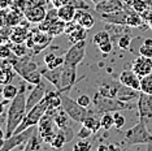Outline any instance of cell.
<instances>
[{"instance_id": "1", "label": "cell", "mask_w": 152, "mask_h": 151, "mask_svg": "<svg viewBox=\"0 0 152 151\" xmlns=\"http://www.w3.org/2000/svg\"><path fill=\"white\" fill-rule=\"evenodd\" d=\"M27 112L26 108V95H25V86L21 87L16 98L12 99L11 104L8 107V115H7V125H5V138L13 136L17 126L22 122Z\"/></svg>"}, {"instance_id": "2", "label": "cell", "mask_w": 152, "mask_h": 151, "mask_svg": "<svg viewBox=\"0 0 152 151\" xmlns=\"http://www.w3.org/2000/svg\"><path fill=\"white\" fill-rule=\"evenodd\" d=\"M92 106H94V111L99 115H103L105 112H117L121 109H130L134 108L133 104H130L129 102L120 100L117 98L107 97V95L100 94L99 91L95 92V95L92 97Z\"/></svg>"}, {"instance_id": "3", "label": "cell", "mask_w": 152, "mask_h": 151, "mask_svg": "<svg viewBox=\"0 0 152 151\" xmlns=\"http://www.w3.org/2000/svg\"><path fill=\"white\" fill-rule=\"evenodd\" d=\"M124 142L126 145H148L152 146V133L147 128V122L139 120V122L131 126L124 133Z\"/></svg>"}, {"instance_id": "4", "label": "cell", "mask_w": 152, "mask_h": 151, "mask_svg": "<svg viewBox=\"0 0 152 151\" xmlns=\"http://www.w3.org/2000/svg\"><path fill=\"white\" fill-rule=\"evenodd\" d=\"M56 112H57V108L48 107L46 113L43 115V117L38 122V128H37L40 139L46 143H50V145L57 133V130H56L57 126L53 121V117H55V115H56Z\"/></svg>"}, {"instance_id": "5", "label": "cell", "mask_w": 152, "mask_h": 151, "mask_svg": "<svg viewBox=\"0 0 152 151\" xmlns=\"http://www.w3.org/2000/svg\"><path fill=\"white\" fill-rule=\"evenodd\" d=\"M48 107H50V104H48L47 99H46V97H44L42 100H40L35 106V107H33L30 111L26 112V115H25V117H23L22 122L17 126V129L15 130V133H13V134L21 133V132H23V130L27 129V128H31V126H37L38 122L40 121V119L43 117V115L46 113V111L48 109Z\"/></svg>"}, {"instance_id": "6", "label": "cell", "mask_w": 152, "mask_h": 151, "mask_svg": "<svg viewBox=\"0 0 152 151\" xmlns=\"http://www.w3.org/2000/svg\"><path fill=\"white\" fill-rule=\"evenodd\" d=\"M52 39H53L52 35H50L46 32H42L40 29L31 30V33H30V35L26 40V46L29 47V50H33L34 55H37L40 51L46 50L51 44Z\"/></svg>"}, {"instance_id": "7", "label": "cell", "mask_w": 152, "mask_h": 151, "mask_svg": "<svg viewBox=\"0 0 152 151\" xmlns=\"http://www.w3.org/2000/svg\"><path fill=\"white\" fill-rule=\"evenodd\" d=\"M61 99H63V108L65 111L68 112V115L70 116L72 119L74 120V121L77 122H83V120L86 119V116L88 115V111L90 109L82 107L81 104L74 100V99H72L69 95L66 94V91L65 92H61Z\"/></svg>"}, {"instance_id": "8", "label": "cell", "mask_w": 152, "mask_h": 151, "mask_svg": "<svg viewBox=\"0 0 152 151\" xmlns=\"http://www.w3.org/2000/svg\"><path fill=\"white\" fill-rule=\"evenodd\" d=\"M86 56V40H79L77 43H73L64 55V65L77 68L83 61Z\"/></svg>"}, {"instance_id": "9", "label": "cell", "mask_w": 152, "mask_h": 151, "mask_svg": "<svg viewBox=\"0 0 152 151\" xmlns=\"http://www.w3.org/2000/svg\"><path fill=\"white\" fill-rule=\"evenodd\" d=\"M72 120L73 119L68 115V112L63 108V106L57 108V112H56V115H55V117H53V121H55V124H56V126H57V130H60V132L65 136L68 143L72 142L73 138H74V132H73V126H72Z\"/></svg>"}, {"instance_id": "10", "label": "cell", "mask_w": 152, "mask_h": 151, "mask_svg": "<svg viewBox=\"0 0 152 151\" xmlns=\"http://www.w3.org/2000/svg\"><path fill=\"white\" fill-rule=\"evenodd\" d=\"M34 130H35V126H31V128H27L21 133H17V134L11 136L9 138H5V143H4V146H3L1 151H11L15 149L25 150L27 141L31 137Z\"/></svg>"}, {"instance_id": "11", "label": "cell", "mask_w": 152, "mask_h": 151, "mask_svg": "<svg viewBox=\"0 0 152 151\" xmlns=\"http://www.w3.org/2000/svg\"><path fill=\"white\" fill-rule=\"evenodd\" d=\"M46 15L47 9L44 0H31V4L27 7V9L23 13L25 18L33 23H40L46 18Z\"/></svg>"}, {"instance_id": "12", "label": "cell", "mask_w": 152, "mask_h": 151, "mask_svg": "<svg viewBox=\"0 0 152 151\" xmlns=\"http://www.w3.org/2000/svg\"><path fill=\"white\" fill-rule=\"evenodd\" d=\"M138 116L139 120L144 122H148L152 119V95L146 94V92L140 91L139 97H138Z\"/></svg>"}, {"instance_id": "13", "label": "cell", "mask_w": 152, "mask_h": 151, "mask_svg": "<svg viewBox=\"0 0 152 151\" xmlns=\"http://www.w3.org/2000/svg\"><path fill=\"white\" fill-rule=\"evenodd\" d=\"M77 82V68L68 67L63 64V69H61V80H60V86L57 90L60 92L69 91L74 86Z\"/></svg>"}, {"instance_id": "14", "label": "cell", "mask_w": 152, "mask_h": 151, "mask_svg": "<svg viewBox=\"0 0 152 151\" xmlns=\"http://www.w3.org/2000/svg\"><path fill=\"white\" fill-rule=\"evenodd\" d=\"M127 15H129V9L124 8L116 12H110V13H102L100 18L104 20L108 23H113V25H121V26H126L127 23Z\"/></svg>"}, {"instance_id": "15", "label": "cell", "mask_w": 152, "mask_h": 151, "mask_svg": "<svg viewBox=\"0 0 152 151\" xmlns=\"http://www.w3.org/2000/svg\"><path fill=\"white\" fill-rule=\"evenodd\" d=\"M139 77H144V76L152 73V57H147L140 55L133 61V68H131Z\"/></svg>"}, {"instance_id": "16", "label": "cell", "mask_w": 152, "mask_h": 151, "mask_svg": "<svg viewBox=\"0 0 152 151\" xmlns=\"http://www.w3.org/2000/svg\"><path fill=\"white\" fill-rule=\"evenodd\" d=\"M44 95H46V86H44L42 82L38 84V85H34L33 90L30 91V94L26 97V108H27V111H30L33 107H35L38 103L44 98Z\"/></svg>"}, {"instance_id": "17", "label": "cell", "mask_w": 152, "mask_h": 151, "mask_svg": "<svg viewBox=\"0 0 152 151\" xmlns=\"http://www.w3.org/2000/svg\"><path fill=\"white\" fill-rule=\"evenodd\" d=\"M118 81L121 82V84H124V85H126V86L134 89V90L140 91V77L133 69L131 70L125 69V70L121 72V74L118 77Z\"/></svg>"}, {"instance_id": "18", "label": "cell", "mask_w": 152, "mask_h": 151, "mask_svg": "<svg viewBox=\"0 0 152 151\" xmlns=\"http://www.w3.org/2000/svg\"><path fill=\"white\" fill-rule=\"evenodd\" d=\"M126 5L121 0H102L98 4H95V11L99 15H102V13H110L120 11V9H124Z\"/></svg>"}, {"instance_id": "19", "label": "cell", "mask_w": 152, "mask_h": 151, "mask_svg": "<svg viewBox=\"0 0 152 151\" xmlns=\"http://www.w3.org/2000/svg\"><path fill=\"white\" fill-rule=\"evenodd\" d=\"M30 33H31V30H30L29 26L23 25V23H20V25L12 27L11 42H13V43H25L27 40V38H29V35H30Z\"/></svg>"}, {"instance_id": "20", "label": "cell", "mask_w": 152, "mask_h": 151, "mask_svg": "<svg viewBox=\"0 0 152 151\" xmlns=\"http://www.w3.org/2000/svg\"><path fill=\"white\" fill-rule=\"evenodd\" d=\"M121 86L120 81H112V80H107L103 81L102 84L99 85L98 91L103 95H107V97H112V98H117V92H118V89Z\"/></svg>"}, {"instance_id": "21", "label": "cell", "mask_w": 152, "mask_h": 151, "mask_svg": "<svg viewBox=\"0 0 152 151\" xmlns=\"http://www.w3.org/2000/svg\"><path fill=\"white\" fill-rule=\"evenodd\" d=\"M85 126H87L88 129H91V132L96 134L100 129H102V115L96 113L94 109L88 111V115L86 116V119L82 122Z\"/></svg>"}, {"instance_id": "22", "label": "cell", "mask_w": 152, "mask_h": 151, "mask_svg": "<svg viewBox=\"0 0 152 151\" xmlns=\"http://www.w3.org/2000/svg\"><path fill=\"white\" fill-rule=\"evenodd\" d=\"M74 21L79 23L82 27L85 29H92L95 25V20L90 13L86 11V9H77V13H75V17H74Z\"/></svg>"}, {"instance_id": "23", "label": "cell", "mask_w": 152, "mask_h": 151, "mask_svg": "<svg viewBox=\"0 0 152 151\" xmlns=\"http://www.w3.org/2000/svg\"><path fill=\"white\" fill-rule=\"evenodd\" d=\"M75 13H77V8L74 7V4L72 3H66V4H63L61 7L57 8V16L60 20H63L65 22L73 21Z\"/></svg>"}, {"instance_id": "24", "label": "cell", "mask_w": 152, "mask_h": 151, "mask_svg": "<svg viewBox=\"0 0 152 151\" xmlns=\"http://www.w3.org/2000/svg\"><path fill=\"white\" fill-rule=\"evenodd\" d=\"M16 76V70L13 69V67L9 63H7L5 60H3V64L0 67V85H7L11 84L13 77Z\"/></svg>"}, {"instance_id": "25", "label": "cell", "mask_w": 152, "mask_h": 151, "mask_svg": "<svg viewBox=\"0 0 152 151\" xmlns=\"http://www.w3.org/2000/svg\"><path fill=\"white\" fill-rule=\"evenodd\" d=\"M139 92L140 91L134 90V89H131L129 86H126V85L121 84V86L118 89V92H117V99L124 100V102H130V100H133L134 98L138 99V97H139Z\"/></svg>"}, {"instance_id": "26", "label": "cell", "mask_w": 152, "mask_h": 151, "mask_svg": "<svg viewBox=\"0 0 152 151\" xmlns=\"http://www.w3.org/2000/svg\"><path fill=\"white\" fill-rule=\"evenodd\" d=\"M86 35H87V29H85L79 23H77V26L68 34V39H69V42L73 44V43L79 42V40L86 39Z\"/></svg>"}, {"instance_id": "27", "label": "cell", "mask_w": 152, "mask_h": 151, "mask_svg": "<svg viewBox=\"0 0 152 151\" xmlns=\"http://www.w3.org/2000/svg\"><path fill=\"white\" fill-rule=\"evenodd\" d=\"M65 25H66V22L63 21V20H60V18H57L56 21L50 23V26H48L46 33H48L50 35H52L55 38V37L60 35V34L65 33Z\"/></svg>"}, {"instance_id": "28", "label": "cell", "mask_w": 152, "mask_h": 151, "mask_svg": "<svg viewBox=\"0 0 152 151\" xmlns=\"http://www.w3.org/2000/svg\"><path fill=\"white\" fill-rule=\"evenodd\" d=\"M46 99L50 104V107H53V108H58L61 107L63 104V99H61V92L58 90H55V91H47L46 92Z\"/></svg>"}, {"instance_id": "29", "label": "cell", "mask_w": 152, "mask_h": 151, "mask_svg": "<svg viewBox=\"0 0 152 151\" xmlns=\"http://www.w3.org/2000/svg\"><path fill=\"white\" fill-rule=\"evenodd\" d=\"M38 137H39V133H38V129H35L31 137L29 138V141H27V143L25 146V151H37V150L42 149V143H40Z\"/></svg>"}, {"instance_id": "30", "label": "cell", "mask_w": 152, "mask_h": 151, "mask_svg": "<svg viewBox=\"0 0 152 151\" xmlns=\"http://www.w3.org/2000/svg\"><path fill=\"white\" fill-rule=\"evenodd\" d=\"M9 47H11L12 52L16 55L17 57H22V56H26L27 55V50L29 47L26 46L25 43H13V42H9Z\"/></svg>"}, {"instance_id": "31", "label": "cell", "mask_w": 152, "mask_h": 151, "mask_svg": "<svg viewBox=\"0 0 152 151\" xmlns=\"http://www.w3.org/2000/svg\"><path fill=\"white\" fill-rule=\"evenodd\" d=\"M142 23H143V21H142L139 13L135 12L133 9H129V15H127V23L126 26H130V27H139Z\"/></svg>"}, {"instance_id": "32", "label": "cell", "mask_w": 152, "mask_h": 151, "mask_svg": "<svg viewBox=\"0 0 152 151\" xmlns=\"http://www.w3.org/2000/svg\"><path fill=\"white\" fill-rule=\"evenodd\" d=\"M17 94H18V89H17L15 85H12V84H7V85H4V87L1 89L3 98L8 99V100H12L13 98H16Z\"/></svg>"}, {"instance_id": "33", "label": "cell", "mask_w": 152, "mask_h": 151, "mask_svg": "<svg viewBox=\"0 0 152 151\" xmlns=\"http://www.w3.org/2000/svg\"><path fill=\"white\" fill-rule=\"evenodd\" d=\"M42 77H43L42 70L37 69V70H33V72H30V73H27L25 77H22V78L26 82L31 84V85H38V84H40V82H42Z\"/></svg>"}, {"instance_id": "34", "label": "cell", "mask_w": 152, "mask_h": 151, "mask_svg": "<svg viewBox=\"0 0 152 151\" xmlns=\"http://www.w3.org/2000/svg\"><path fill=\"white\" fill-rule=\"evenodd\" d=\"M31 4V0H12L11 1V8L20 13H25L27 7Z\"/></svg>"}, {"instance_id": "35", "label": "cell", "mask_w": 152, "mask_h": 151, "mask_svg": "<svg viewBox=\"0 0 152 151\" xmlns=\"http://www.w3.org/2000/svg\"><path fill=\"white\" fill-rule=\"evenodd\" d=\"M140 91L152 95V73L140 77Z\"/></svg>"}, {"instance_id": "36", "label": "cell", "mask_w": 152, "mask_h": 151, "mask_svg": "<svg viewBox=\"0 0 152 151\" xmlns=\"http://www.w3.org/2000/svg\"><path fill=\"white\" fill-rule=\"evenodd\" d=\"M65 143H68L65 136L60 132V130H57L56 136H55V138L52 139V142H51V147H52V149H56V150H60L64 147Z\"/></svg>"}, {"instance_id": "37", "label": "cell", "mask_w": 152, "mask_h": 151, "mask_svg": "<svg viewBox=\"0 0 152 151\" xmlns=\"http://www.w3.org/2000/svg\"><path fill=\"white\" fill-rule=\"evenodd\" d=\"M112 126H115V117L110 115V112H105L102 115V129L109 130Z\"/></svg>"}, {"instance_id": "38", "label": "cell", "mask_w": 152, "mask_h": 151, "mask_svg": "<svg viewBox=\"0 0 152 151\" xmlns=\"http://www.w3.org/2000/svg\"><path fill=\"white\" fill-rule=\"evenodd\" d=\"M110 40V35H109V33L108 32H99V33H96L94 38H92V42H94V44H96V46H100V44H103V43H105V42H109Z\"/></svg>"}, {"instance_id": "39", "label": "cell", "mask_w": 152, "mask_h": 151, "mask_svg": "<svg viewBox=\"0 0 152 151\" xmlns=\"http://www.w3.org/2000/svg\"><path fill=\"white\" fill-rule=\"evenodd\" d=\"M139 54L147 57H152V39L151 38L144 39V42L142 43V46L139 48Z\"/></svg>"}, {"instance_id": "40", "label": "cell", "mask_w": 152, "mask_h": 151, "mask_svg": "<svg viewBox=\"0 0 152 151\" xmlns=\"http://www.w3.org/2000/svg\"><path fill=\"white\" fill-rule=\"evenodd\" d=\"M11 34L12 27L0 26V44H7L11 42Z\"/></svg>"}, {"instance_id": "41", "label": "cell", "mask_w": 152, "mask_h": 151, "mask_svg": "<svg viewBox=\"0 0 152 151\" xmlns=\"http://www.w3.org/2000/svg\"><path fill=\"white\" fill-rule=\"evenodd\" d=\"M126 1L127 5H130L138 13L144 12V9H146V1L144 0H126Z\"/></svg>"}, {"instance_id": "42", "label": "cell", "mask_w": 152, "mask_h": 151, "mask_svg": "<svg viewBox=\"0 0 152 151\" xmlns=\"http://www.w3.org/2000/svg\"><path fill=\"white\" fill-rule=\"evenodd\" d=\"M72 149H73L74 151H90L92 149V145L88 142V141L81 139V141H78L77 143H74Z\"/></svg>"}, {"instance_id": "43", "label": "cell", "mask_w": 152, "mask_h": 151, "mask_svg": "<svg viewBox=\"0 0 152 151\" xmlns=\"http://www.w3.org/2000/svg\"><path fill=\"white\" fill-rule=\"evenodd\" d=\"M113 117H115V128H116V129L124 128V125H125V122H126L125 116L121 115V113H118V111H117V112H115Z\"/></svg>"}, {"instance_id": "44", "label": "cell", "mask_w": 152, "mask_h": 151, "mask_svg": "<svg viewBox=\"0 0 152 151\" xmlns=\"http://www.w3.org/2000/svg\"><path fill=\"white\" fill-rule=\"evenodd\" d=\"M131 44V37L129 34H126V35H122L118 39V47L121 50H127L130 47Z\"/></svg>"}, {"instance_id": "45", "label": "cell", "mask_w": 152, "mask_h": 151, "mask_svg": "<svg viewBox=\"0 0 152 151\" xmlns=\"http://www.w3.org/2000/svg\"><path fill=\"white\" fill-rule=\"evenodd\" d=\"M64 64V56H55V59H52L47 65L48 69H55V68H58Z\"/></svg>"}, {"instance_id": "46", "label": "cell", "mask_w": 152, "mask_h": 151, "mask_svg": "<svg viewBox=\"0 0 152 151\" xmlns=\"http://www.w3.org/2000/svg\"><path fill=\"white\" fill-rule=\"evenodd\" d=\"M79 104L82 106V107H85V108H88L90 106H91V103H92V99L88 97V95H86V94H83V95H81V97H78L77 99H75Z\"/></svg>"}, {"instance_id": "47", "label": "cell", "mask_w": 152, "mask_h": 151, "mask_svg": "<svg viewBox=\"0 0 152 151\" xmlns=\"http://www.w3.org/2000/svg\"><path fill=\"white\" fill-rule=\"evenodd\" d=\"M91 134H94V133L91 132V129H88L87 126H85L83 124H82V128L79 129V132H78L77 137H78L79 139H87Z\"/></svg>"}, {"instance_id": "48", "label": "cell", "mask_w": 152, "mask_h": 151, "mask_svg": "<svg viewBox=\"0 0 152 151\" xmlns=\"http://www.w3.org/2000/svg\"><path fill=\"white\" fill-rule=\"evenodd\" d=\"M99 50L102 51L103 54H110L112 52V50H113V44H112V42H105V43H103V44H100L99 46Z\"/></svg>"}, {"instance_id": "49", "label": "cell", "mask_w": 152, "mask_h": 151, "mask_svg": "<svg viewBox=\"0 0 152 151\" xmlns=\"http://www.w3.org/2000/svg\"><path fill=\"white\" fill-rule=\"evenodd\" d=\"M8 8L0 9V26H5V20H7V12H8Z\"/></svg>"}, {"instance_id": "50", "label": "cell", "mask_w": 152, "mask_h": 151, "mask_svg": "<svg viewBox=\"0 0 152 151\" xmlns=\"http://www.w3.org/2000/svg\"><path fill=\"white\" fill-rule=\"evenodd\" d=\"M8 104H9L8 99L3 98V100H0V115H3V112L5 111V108H7V106H8Z\"/></svg>"}, {"instance_id": "51", "label": "cell", "mask_w": 152, "mask_h": 151, "mask_svg": "<svg viewBox=\"0 0 152 151\" xmlns=\"http://www.w3.org/2000/svg\"><path fill=\"white\" fill-rule=\"evenodd\" d=\"M11 1H12V0H0V9L11 7Z\"/></svg>"}, {"instance_id": "52", "label": "cell", "mask_w": 152, "mask_h": 151, "mask_svg": "<svg viewBox=\"0 0 152 151\" xmlns=\"http://www.w3.org/2000/svg\"><path fill=\"white\" fill-rule=\"evenodd\" d=\"M55 56H56L55 54H47L46 56H44V63L48 64V63H50V61L52 60V59H55Z\"/></svg>"}, {"instance_id": "53", "label": "cell", "mask_w": 152, "mask_h": 151, "mask_svg": "<svg viewBox=\"0 0 152 151\" xmlns=\"http://www.w3.org/2000/svg\"><path fill=\"white\" fill-rule=\"evenodd\" d=\"M4 143H5V138H1V139H0V150H3V146H4Z\"/></svg>"}, {"instance_id": "54", "label": "cell", "mask_w": 152, "mask_h": 151, "mask_svg": "<svg viewBox=\"0 0 152 151\" xmlns=\"http://www.w3.org/2000/svg\"><path fill=\"white\" fill-rule=\"evenodd\" d=\"M1 138H5V132H3V129L0 128V139Z\"/></svg>"}, {"instance_id": "55", "label": "cell", "mask_w": 152, "mask_h": 151, "mask_svg": "<svg viewBox=\"0 0 152 151\" xmlns=\"http://www.w3.org/2000/svg\"><path fill=\"white\" fill-rule=\"evenodd\" d=\"M58 1H60L61 5H63V4H66V3H70L72 0H58Z\"/></svg>"}, {"instance_id": "56", "label": "cell", "mask_w": 152, "mask_h": 151, "mask_svg": "<svg viewBox=\"0 0 152 151\" xmlns=\"http://www.w3.org/2000/svg\"><path fill=\"white\" fill-rule=\"evenodd\" d=\"M91 1H92V3H95V4H98V3H99V1H102V0H91Z\"/></svg>"}, {"instance_id": "57", "label": "cell", "mask_w": 152, "mask_h": 151, "mask_svg": "<svg viewBox=\"0 0 152 151\" xmlns=\"http://www.w3.org/2000/svg\"><path fill=\"white\" fill-rule=\"evenodd\" d=\"M1 98H3V95H1V92H0V100H1Z\"/></svg>"}]
</instances>
